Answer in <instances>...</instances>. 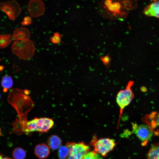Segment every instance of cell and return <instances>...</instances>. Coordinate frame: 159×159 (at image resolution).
Here are the masks:
<instances>
[{
	"instance_id": "3957f363",
	"label": "cell",
	"mask_w": 159,
	"mask_h": 159,
	"mask_svg": "<svg viewBox=\"0 0 159 159\" xmlns=\"http://www.w3.org/2000/svg\"><path fill=\"white\" fill-rule=\"evenodd\" d=\"M133 82L130 81L125 89L120 90L116 97L117 103L120 108V114L117 127H119L120 118L125 108L128 105L133 99L134 95L131 89Z\"/></svg>"
},
{
	"instance_id": "8fae6325",
	"label": "cell",
	"mask_w": 159,
	"mask_h": 159,
	"mask_svg": "<svg viewBox=\"0 0 159 159\" xmlns=\"http://www.w3.org/2000/svg\"><path fill=\"white\" fill-rule=\"evenodd\" d=\"M143 13L147 16L159 18V1L146 6L144 10Z\"/></svg>"
},
{
	"instance_id": "7a4b0ae2",
	"label": "cell",
	"mask_w": 159,
	"mask_h": 159,
	"mask_svg": "<svg viewBox=\"0 0 159 159\" xmlns=\"http://www.w3.org/2000/svg\"><path fill=\"white\" fill-rule=\"evenodd\" d=\"M54 125L52 119L47 117L35 118L26 122L20 129L24 132L37 131L40 133L47 132Z\"/></svg>"
},
{
	"instance_id": "ffe728a7",
	"label": "cell",
	"mask_w": 159,
	"mask_h": 159,
	"mask_svg": "<svg viewBox=\"0 0 159 159\" xmlns=\"http://www.w3.org/2000/svg\"><path fill=\"white\" fill-rule=\"evenodd\" d=\"M62 35L60 34L58 32H55L50 38L51 42L54 44H59L61 41V38Z\"/></svg>"
},
{
	"instance_id": "30bf717a",
	"label": "cell",
	"mask_w": 159,
	"mask_h": 159,
	"mask_svg": "<svg viewBox=\"0 0 159 159\" xmlns=\"http://www.w3.org/2000/svg\"><path fill=\"white\" fill-rule=\"evenodd\" d=\"M50 153L49 147L44 143L37 145L34 149V153L38 158L43 159L47 158Z\"/></svg>"
},
{
	"instance_id": "5b68a950",
	"label": "cell",
	"mask_w": 159,
	"mask_h": 159,
	"mask_svg": "<svg viewBox=\"0 0 159 159\" xmlns=\"http://www.w3.org/2000/svg\"><path fill=\"white\" fill-rule=\"evenodd\" d=\"M12 50L14 53L20 58L26 60L33 56L35 47L33 42L29 39L20 42L15 41L12 45Z\"/></svg>"
},
{
	"instance_id": "cb8c5ba5",
	"label": "cell",
	"mask_w": 159,
	"mask_h": 159,
	"mask_svg": "<svg viewBox=\"0 0 159 159\" xmlns=\"http://www.w3.org/2000/svg\"><path fill=\"white\" fill-rule=\"evenodd\" d=\"M152 1H153L154 2L158 1V0H151Z\"/></svg>"
},
{
	"instance_id": "ac0fdd59",
	"label": "cell",
	"mask_w": 159,
	"mask_h": 159,
	"mask_svg": "<svg viewBox=\"0 0 159 159\" xmlns=\"http://www.w3.org/2000/svg\"><path fill=\"white\" fill-rule=\"evenodd\" d=\"M100 60L107 69L109 68L111 62V58L109 54H107L105 55L99 56Z\"/></svg>"
},
{
	"instance_id": "9a60e30c",
	"label": "cell",
	"mask_w": 159,
	"mask_h": 159,
	"mask_svg": "<svg viewBox=\"0 0 159 159\" xmlns=\"http://www.w3.org/2000/svg\"><path fill=\"white\" fill-rule=\"evenodd\" d=\"M12 156L14 159H24L26 155L25 151L22 148H15L12 152Z\"/></svg>"
},
{
	"instance_id": "e0dca14e",
	"label": "cell",
	"mask_w": 159,
	"mask_h": 159,
	"mask_svg": "<svg viewBox=\"0 0 159 159\" xmlns=\"http://www.w3.org/2000/svg\"><path fill=\"white\" fill-rule=\"evenodd\" d=\"M1 84L4 89L6 90L11 87L13 85V81L11 77L7 75L3 77Z\"/></svg>"
},
{
	"instance_id": "6da1fadb",
	"label": "cell",
	"mask_w": 159,
	"mask_h": 159,
	"mask_svg": "<svg viewBox=\"0 0 159 159\" xmlns=\"http://www.w3.org/2000/svg\"><path fill=\"white\" fill-rule=\"evenodd\" d=\"M132 0H101L98 11L105 19L111 20H123L134 8Z\"/></svg>"
},
{
	"instance_id": "603a6c76",
	"label": "cell",
	"mask_w": 159,
	"mask_h": 159,
	"mask_svg": "<svg viewBox=\"0 0 159 159\" xmlns=\"http://www.w3.org/2000/svg\"><path fill=\"white\" fill-rule=\"evenodd\" d=\"M0 159H13L11 158L7 157H3L1 155H0Z\"/></svg>"
},
{
	"instance_id": "7402d4cb",
	"label": "cell",
	"mask_w": 159,
	"mask_h": 159,
	"mask_svg": "<svg viewBox=\"0 0 159 159\" xmlns=\"http://www.w3.org/2000/svg\"><path fill=\"white\" fill-rule=\"evenodd\" d=\"M156 122L157 125L159 126V113L157 116L156 118Z\"/></svg>"
},
{
	"instance_id": "44dd1931",
	"label": "cell",
	"mask_w": 159,
	"mask_h": 159,
	"mask_svg": "<svg viewBox=\"0 0 159 159\" xmlns=\"http://www.w3.org/2000/svg\"><path fill=\"white\" fill-rule=\"evenodd\" d=\"M32 22V19L31 17L29 16H26L24 17L21 24L23 25L27 26L31 24Z\"/></svg>"
},
{
	"instance_id": "4fadbf2b",
	"label": "cell",
	"mask_w": 159,
	"mask_h": 159,
	"mask_svg": "<svg viewBox=\"0 0 159 159\" xmlns=\"http://www.w3.org/2000/svg\"><path fill=\"white\" fill-rule=\"evenodd\" d=\"M62 140L56 135L50 136L48 139L47 143L49 147L52 149L55 150L61 146Z\"/></svg>"
},
{
	"instance_id": "5bb4252c",
	"label": "cell",
	"mask_w": 159,
	"mask_h": 159,
	"mask_svg": "<svg viewBox=\"0 0 159 159\" xmlns=\"http://www.w3.org/2000/svg\"><path fill=\"white\" fill-rule=\"evenodd\" d=\"M147 159H159V143L152 145L148 154Z\"/></svg>"
},
{
	"instance_id": "8992f818",
	"label": "cell",
	"mask_w": 159,
	"mask_h": 159,
	"mask_svg": "<svg viewBox=\"0 0 159 159\" xmlns=\"http://www.w3.org/2000/svg\"><path fill=\"white\" fill-rule=\"evenodd\" d=\"M65 145L69 149L68 159H83L90 149V147L84 142H69Z\"/></svg>"
},
{
	"instance_id": "7c38bea8",
	"label": "cell",
	"mask_w": 159,
	"mask_h": 159,
	"mask_svg": "<svg viewBox=\"0 0 159 159\" xmlns=\"http://www.w3.org/2000/svg\"><path fill=\"white\" fill-rule=\"evenodd\" d=\"M30 35V32L28 29L25 28H20L15 31L13 38L16 40L22 41L29 39Z\"/></svg>"
},
{
	"instance_id": "277c9868",
	"label": "cell",
	"mask_w": 159,
	"mask_h": 159,
	"mask_svg": "<svg viewBox=\"0 0 159 159\" xmlns=\"http://www.w3.org/2000/svg\"><path fill=\"white\" fill-rule=\"evenodd\" d=\"M117 143L114 139L108 138L98 139L96 134H94L90 142L96 152L104 157L112 150Z\"/></svg>"
},
{
	"instance_id": "d4e9b609",
	"label": "cell",
	"mask_w": 159,
	"mask_h": 159,
	"mask_svg": "<svg viewBox=\"0 0 159 159\" xmlns=\"http://www.w3.org/2000/svg\"><path fill=\"white\" fill-rule=\"evenodd\" d=\"M0 97H1V95H0Z\"/></svg>"
},
{
	"instance_id": "9c48e42d",
	"label": "cell",
	"mask_w": 159,
	"mask_h": 159,
	"mask_svg": "<svg viewBox=\"0 0 159 159\" xmlns=\"http://www.w3.org/2000/svg\"><path fill=\"white\" fill-rule=\"evenodd\" d=\"M27 11L32 17H38L43 14L45 11L44 4L41 0H30L28 5Z\"/></svg>"
},
{
	"instance_id": "d6986e66",
	"label": "cell",
	"mask_w": 159,
	"mask_h": 159,
	"mask_svg": "<svg viewBox=\"0 0 159 159\" xmlns=\"http://www.w3.org/2000/svg\"><path fill=\"white\" fill-rule=\"evenodd\" d=\"M101 156L93 150L88 152L83 159H103Z\"/></svg>"
},
{
	"instance_id": "2e32d148",
	"label": "cell",
	"mask_w": 159,
	"mask_h": 159,
	"mask_svg": "<svg viewBox=\"0 0 159 159\" xmlns=\"http://www.w3.org/2000/svg\"><path fill=\"white\" fill-rule=\"evenodd\" d=\"M69 149L65 145L60 146L58 149V156L59 159H68Z\"/></svg>"
},
{
	"instance_id": "ba28073f",
	"label": "cell",
	"mask_w": 159,
	"mask_h": 159,
	"mask_svg": "<svg viewBox=\"0 0 159 159\" xmlns=\"http://www.w3.org/2000/svg\"><path fill=\"white\" fill-rule=\"evenodd\" d=\"M132 131L137 137L142 141H147L150 139L153 134V132L150 126L147 124L137 125L132 124Z\"/></svg>"
},
{
	"instance_id": "52a82bcc",
	"label": "cell",
	"mask_w": 159,
	"mask_h": 159,
	"mask_svg": "<svg viewBox=\"0 0 159 159\" xmlns=\"http://www.w3.org/2000/svg\"><path fill=\"white\" fill-rule=\"evenodd\" d=\"M0 10L4 12L11 20L14 21L19 15L21 9L16 1H8L0 3Z\"/></svg>"
}]
</instances>
